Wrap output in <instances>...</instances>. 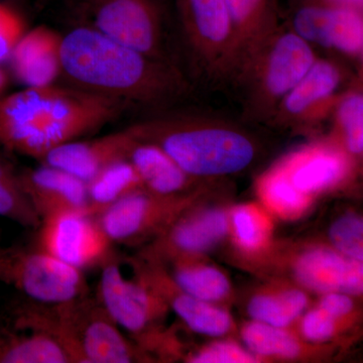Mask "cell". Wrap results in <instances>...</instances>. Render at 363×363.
Segmentation results:
<instances>
[{
    "label": "cell",
    "mask_w": 363,
    "mask_h": 363,
    "mask_svg": "<svg viewBox=\"0 0 363 363\" xmlns=\"http://www.w3.org/2000/svg\"><path fill=\"white\" fill-rule=\"evenodd\" d=\"M51 1L52 0H37L38 7H39L40 9H43L48 4H49V2Z\"/></svg>",
    "instance_id": "f35d334b"
},
{
    "label": "cell",
    "mask_w": 363,
    "mask_h": 363,
    "mask_svg": "<svg viewBox=\"0 0 363 363\" xmlns=\"http://www.w3.org/2000/svg\"><path fill=\"white\" fill-rule=\"evenodd\" d=\"M317 58L315 48L286 25L279 26L252 52L231 84L240 90L243 121L269 123Z\"/></svg>",
    "instance_id": "5b68a950"
},
{
    "label": "cell",
    "mask_w": 363,
    "mask_h": 363,
    "mask_svg": "<svg viewBox=\"0 0 363 363\" xmlns=\"http://www.w3.org/2000/svg\"><path fill=\"white\" fill-rule=\"evenodd\" d=\"M133 274L168 305L169 311L191 331L211 338L238 336V326L229 308L204 302L184 292L161 262L136 255L128 259Z\"/></svg>",
    "instance_id": "2e32d148"
},
{
    "label": "cell",
    "mask_w": 363,
    "mask_h": 363,
    "mask_svg": "<svg viewBox=\"0 0 363 363\" xmlns=\"http://www.w3.org/2000/svg\"><path fill=\"white\" fill-rule=\"evenodd\" d=\"M20 176L23 190L40 220L69 210L88 212L87 184L80 179L45 164L20 172Z\"/></svg>",
    "instance_id": "ffe728a7"
},
{
    "label": "cell",
    "mask_w": 363,
    "mask_h": 363,
    "mask_svg": "<svg viewBox=\"0 0 363 363\" xmlns=\"http://www.w3.org/2000/svg\"><path fill=\"white\" fill-rule=\"evenodd\" d=\"M9 74L0 66V99L6 95L7 86H9Z\"/></svg>",
    "instance_id": "74e56055"
},
{
    "label": "cell",
    "mask_w": 363,
    "mask_h": 363,
    "mask_svg": "<svg viewBox=\"0 0 363 363\" xmlns=\"http://www.w3.org/2000/svg\"><path fill=\"white\" fill-rule=\"evenodd\" d=\"M0 281L43 304H60L90 294L84 272L37 247L0 245Z\"/></svg>",
    "instance_id": "ba28073f"
},
{
    "label": "cell",
    "mask_w": 363,
    "mask_h": 363,
    "mask_svg": "<svg viewBox=\"0 0 363 363\" xmlns=\"http://www.w3.org/2000/svg\"><path fill=\"white\" fill-rule=\"evenodd\" d=\"M238 336L260 362H319L330 357L336 347L307 342L293 329L279 328L252 320L238 327Z\"/></svg>",
    "instance_id": "44dd1931"
},
{
    "label": "cell",
    "mask_w": 363,
    "mask_h": 363,
    "mask_svg": "<svg viewBox=\"0 0 363 363\" xmlns=\"http://www.w3.org/2000/svg\"><path fill=\"white\" fill-rule=\"evenodd\" d=\"M257 194L269 212L284 219L297 218L312 203L294 187L279 164L260 177L257 182Z\"/></svg>",
    "instance_id": "f546056e"
},
{
    "label": "cell",
    "mask_w": 363,
    "mask_h": 363,
    "mask_svg": "<svg viewBox=\"0 0 363 363\" xmlns=\"http://www.w3.org/2000/svg\"><path fill=\"white\" fill-rule=\"evenodd\" d=\"M264 260L267 271L290 279L310 294L343 292L362 297L363 262L341 255L327 243H308L283 250Z\"/></svg>",
    "instance_id": "30bf717a"
},
{
    "label": "cell",
    "mask_w": 363,
    "mask_h": 363,
    "mask_svg": "<svg viewBox=\"0 0 363 363\" xmlns=\"http://www.w3.org/2000/svg\"><path fill=\"white\" fill-rule=\"evenodd\" d=\"M184 359L190 363H260L259 358L233 337L215 338L189 352Z\"/></svg>",
    "instance_id": "836d02e7"
},
{
    "label": "cell",
    "mask_w": 363,
    "mask_h": 363,
    "mask_svg": "<svg viewBox=\"0 0 363 363\" xmlns=\"http://www.w3.org/2000/svg\"><path fill=\"white\" fill-rule=\"evenodd\" d=\"M128 104L76 87L25 88L0 99V145L43 159L118 118Z\"/></svg>",
    "instance_id": "7a4b0ae2"
},
{
    "label": "cell",
    "mask_w": 363,
    "mask_h": 363,
    "mask_svg": "<svg viewBox=\"0 0 363 363\" xmlns=\"http://www.w3.org/2000/svg\"><path fill=\"white\" fill-rule=\"evenodd\" d=\"M350 69L337 57H318L293 89L284 97L269 125L303 130L330 116L336 100L352 82Z\"/></svg>",
    "instance_id": "4fadbf2b"
},
{
    "label": "cell",
    "mask_w": 363,
    "mask_h": 363,
    "mask_svg": "<svg viewBox=\"0 0 363 363\" xmlns=\"http://www.w3.org/2000/svg\"><path fill=\"white\" fill-rule=\"evenodd\" d=\"M285 25L315 49L354 63L362 62V11L330 0H288Z\"/></svg>",
    "instance_id": "7c38bea8"
},
{
    "label": "cell",
    "mask_w": 363,
    "mask_h": 363,
    "mask_svg": "<svg viewBox=\"0 0 363 363\" xmlns=\"http://www.w3.org/2000/svg\"><path fill=\"white\" fill-rule=\"evenodd\" d=\"M86 184L88 212L95 217L124 196L143 188L140 177L128 159L112 162Z\"/></svg>",
    "instance_id": "83f0119b"
},
{
    "label": "cell",
    "mask_w": 363,
    "mask_h": 363,
    "mask_svg": "<svg viewBox=\"0 0 363 363\" xmlns=\"http://www.w3.org/2000/svg\"><path fill=\"white\" fill-rule=\"evenodd\" d=\"M96 297L113 321L157 362L182 357L180 342L164 327L168 305L133 274L128 278L114 257L101 267Z\"/></svg>",
    "instance_id": "8992f818"
},
{
    "label": "cell",
    "mask_w": 363,
    "mask_h": 363,
    "mask_svg": "<svg viewBox=\"0 0 363 363\" xmlns=\"http://www.w3.org/2000/svg\"><path fill=\"white\" fill-rule=\"evenodd\" d=\"M182 35L198 67L231 85L238 67L235 33L225 0H176Z\"/></svg>",
    "instance_id": "52a82bcc"
},
{
    "label": "cell",
    "mask_w": 363,
    "mask_h": 363,
    "mask_svg": "<svg viewBox=\"0 0 363 363\" xmlns=\"http://www.w3.org/2000/svg\"><path fill=\"white\" fill-rule=\"evenodd\" d=\"M354 328L355 326L330 316L312 304L298 318L292 329L307 342L317 345H335Z\"/></svg>",
    "instance_id": "1f68e13d"
},
{
    "label": "cell",
    "mask_w": 363,
    "mask_h": 363,
    "mask_svg": "<svg viewBox=\"0 0 363 363\" xmlns=\"http://www.w3.org/2000/svg\"><path fill=\"white\" fill-rule=\"evenodd\" d=\"M62 76L72 87L128 106L166 107L190 92L187 79L173 63L119 44L90 25L62 38Z\"/></svg>",
    "instance_id": "6da1fadb"
},
{
    "label": "cell",
    "mask_w": 363,
    "mask_h": 363,
    "mask_svg": "<svg viewBox=\"0 0 363 363\" xmlns=\"http://www.w3.org/2000/svg\"><path fill=\"white\" fill-rule=\"evenodd\" d=\"M225 2L238 42V67L235 79L252 52L281 26L279 4L278 0H225Z\"/></svg>",
    "instance_id": "d4e9b609"
},
{
    "label": "cell",
    "mask_w": 363,
    "mask_h": 363,
    "mask_svg": "<svg viewBox=\"0 0 363 363\" xmlns=\"http://www.w3.org/2000/svg\"><path fill=\"white\" fill-rule=\"evenodd\" d=\"M136 140L154 143L189 176L214 182L238 175L262 156V143L240 124L203 114H164L128 126Z\"/></svg>",
    "instance_id": "3957f363"
},
{
    "label": "cell",
    "mask_w": 363,
    "mask_h": 363,
    "mask_svg": "<svg viewBox=\"0 0 363 363\" xmlns=\"http://www.w3.org/2000/svg\"><path fill=\"white\" fill-rule=\"evenodd\" d=\"M208 194L186 208L164 233L140 247V257L168 264L186 257H204L229 238V209Z\"/></svg>",
    "instance_id": "8fae6325"
},
{
    "label": "cell",
    "mask_w": 363,
    "mask_h": 363,
    "mask_svg": "<svg viewBox=\"0 0 363 363\" xmlns=\"http://www.w3.org/2000/svg\"><path fill=\"white\" fill-rule=\"evenodd\" d=\"M229 238L248 262L271 247V222L253 205L240 204L229 209Z\"/></svg>",
    "instance_id": "f1b7e54d"
},
{
    "label": "cell",
    "mask_w": 363,
    "mask_h": 363,
    "mask_svg": "<svg viewBox=\"0 0 363 363\" xmlns=\"http://www.w3.org/2000/svg\"><path fill=\"white\" fill-rule=\"evenodd\" d=\"M278 164L294 187L310 201L344 185L359 168L330 138L294 152Z\"/></svg>",
    "instance_id": "e0dca14e"
},
{
    "label": "cell",
    "mask_w": 363,
    "mask_h": 363,
    "mask_svg": "<svg viewBox=\"0 0 363 363\" xmlns=\"http://www.w3.org/2000/svg\"><path fill=\"white\" fill-rule=\"evenodd\" d=\"M0 363H73L49 332L7 322L0 327Z\"/></svg>",
    "instance_id": "484cf974"
},
{
    "label": "cell",
    "mask_w": 363,
    "mask_h": 363,
    "mask_svg": "<svg viewBox=\"0 0 363 363\" xmlns=\"http://www.w3.org/2000/svg\"><path fill=\"white\" fill-rule=\"evenodd\" d=\"M330 1L337 6L362 11L363 0H330Z\"/></svg>",
    "instance_id": "8d00e7d4"
},
{
    "label": "cell",
    "mask_w": 363,
    "mask_h": 363,
    "mask_svg": "<svg viewBox=\"0 0 363 363\" xmlns=\"http://www.w3.org/2000/svg\"><path fill=\"white\" fill-rule=\"evenodd\" d=\"M310 295L290 279L276 277L248 294L245 312L252 321L292 329L312 305Z\"/></svg>",
    "instance_id": "603a6c76"
},
{
    "label": "cell",
    "mask_w": 363,
    "mask_h": 363,
    "mask_svg": "<svg viewBox=\"0 0 363 363\" xmlns=\"http://www.w3.org/2000/svg\"><path fill=\"white\" fill-rule=\"evenodd\" d=\"M72 1L78 2L79 6L83 7L86 6V4H89V2L93 1V0H72Z\"/></svg>",
    "instance_id": "ab89813d"
},
{
    "label": "cell",
    "mask_w": 363,
    "mask_h": 363,
    "mask_svg": "<svg viewBox=\"0 0 363 363\" xmlns=\"http://www.w3.org/2000/svg\"><path fill=\"white\" fill-rule=\"evenodd\" d=\"M135 140L128 128L93 140L79 138L48 152L40 162L87 183L105 167L126 159Z\"/></svg>",
    "instance_id": "ac0fdd59"
},
{
    "label": "cell",
    "mask_w": 363,
    "mask_h": 363,
    "mask_svg": "<svg viewBox=\"0 0 363 363\" xmlns=\"http://www.w3.org/2000/svg\"><path fill=\"white\" fill-rule=\"evenodd\" d=\"M62 38L47 26L28 28L9 59L16 80L26 88L54 85L62 76Z\"/></svg>",
    "instance_id": "d6986e66"
},
{
    "label": "cell",
    "mask_w": 363,
    "mask_h": 363,
    "mask_svg": "<svg viewBox=\"0 0 363 363\" xmlns=\"http://www.w3.org/2000/svg\"><path fill=\"white\" fill-rule=\"evenodd\" d=\"M26 30L21 14L13 6L0 1V64L9 61L16 43Z\"/></svg>",
    "instance_id": "d590c367"
},
{
    "label": "cell",
    "mask_w": 363,
    "mask_h": 363,
    "mask_svg": "<svg viewBox=\"0 0 363 363\" xmlns=\"http://www.w3.org/2000/svg\"><path fill=\"white\" fill-rule=\"evenodd\" d=\"M322 311L330 316L352 325L359 326L362 321V309H359V297L343 292H330L319 295L315 304Z\"/></svg>",
    "instance_id": "e575fe53"
},
{
    "label": "cell",
    "mask_w": 363,
    "mask_h": 363,
    "mask_svg": "<svg viewBox=\"0 0 363 363\" xmlns=\"http://www.w3.org/2000/svg\"><path fill=\"white\" fill-rule=\"evenodd\" d=\"M37 230V247L82 272L101 267L116 257L113 243L87 211L52 214L42 219Z\"/></svg>",
    "instance_id": "9a60e30c"
},
{
    "label": "cell",
    "mask_w": 363,
    "mask_h": 363,
    "mask_svg": "<svg viewBox=\"0 0 363 363\" xmlns=\"http://www.w3.org/2000/svg\"><path fill=\"white\" fill-rule=\"evenodd\" d=\"M91 26L109 39L152 58L171 61L157 0H93L82 7Z\"/></svg>",
    "instance_id": "5bb4252c"
},
{
    "label": "cell",
    "mask_w": 363,
    "mask_h": 363,
    "mask_svg": "<svg viewBox=\"0 0 363 363\" xmlns=\"http://www.w3.org/2000/svg\"><path fill=\"white\" fill-rule=\"evenodd\" d=\"M164 266L179 288L193 297L226 308L235 301L230 279L207 255L179 257Z\"/></svg>",
    "instance_id": "cb8c5ba5"
},
{
    "label": "cell",
    "mask_w": 363,
    "mask_h": 363,
    "mask_svg": "<svg viewBox=\"0 0 363 363\" xmlns=\"http://www.w3.org/2000/svg\"><path fill=\"white\" fill-rule=\"evenodd\" d=\"M11 316L18 323L52 334L68 351L73 363L156 362L123 333L91 295L60 304L28 298L13 308Z\"/></svg>",
    "instance_id": "277c9868"
},
{
    "label": "cell",
    "mask_w": 363,
    "mask_h": 363,
    "mask_svg": "<svg viewBox=\"0 0 363 363\" xmlns=\"http://www.w3.org/2000/svg\"><path fill=\"white\" fill-rule=\"evenodd\" d=\"M330 138L357 164L363 154V92L362 77L353 79L339 95L330 114Z\"/></svg>",
    "instance_id": "4316f807"
},
{
    "label": "cell",
    "mask_w": 363,
    "mask_h": 363,
    "mask_svg": "<svg viewBox=\"0 0 363 363\" xmlns=\"http://www.w3.org/2000/svg\"><path fill=\"white\" fill-rule=\"evenodd\" d=\"M0 217L37 230L40 218L30 204L21 184L20 172L0 156Z\"/></svg>",
    "instance_id": "4dcf8cb0"
},
{
    "label": "cell",
    "mask_w": 363,
    "mask_h": 363,
    "mask_svg": "<svg viewBox=\"0 0 363 363\" xmlns=\"http://www.w3.org/2000/svg\"><path fill=\"white\" fill-rule=\"evenodd\" d=\"M327 245L351 259L363 262L362 215L348 210L336 217L327 230Z\"/></svg>",
    "instance_id": "d6a6232c"
},
{
    "label": "cell",
    "mask_w": 363,
    "mask_h": 363,
    "mask_svg": "<svg viewBox=\"0 0 363 363\" xmlns=\"http://www.w3.org/2000/svg\"><path fill=\"white\" fill-rule=\"evenodd\" d=\"M126 159L140 177L143 188L154 194L183 196L210 188L211 182L189 176L154 143L135 138Z\"/></svg>",
    "instance_id": "7402d4cb"
},
{
    "label": "cell",
    "mask_w": 363,
    "mask_h": 363,
    "mask_svg": "<svg viewBox=\"0 0 363 363\" xmlns=\"http://www.w3.org/2000/svg\"><path fill=\"white\" fill-rule=\"evenodd\" d=\"M208 190L183 196H161L138 189L97 215L107 238L116 245L143 247L164 233L177 217Z\"/></svg>",
    "instance_id": "9c48e42d"
}]
</instances>
